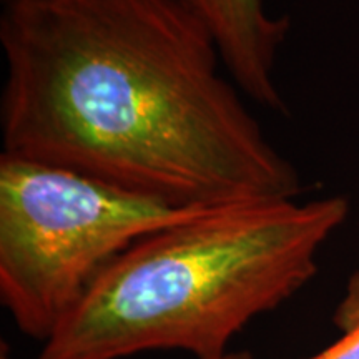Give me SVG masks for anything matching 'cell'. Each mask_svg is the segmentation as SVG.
<instances>
[{
	"label": "cell",
	"instance_id": "1",
	"mask_svg": "<svg viewBox=\"0 0 359 359\" xmlns=\"http://www.w3.org/2000/svg\"><path fill=\"white\" fill-rule=\"evenodd\" d=\"M2 4L4 154L178 208L302 191L182 0Z\"/></svg>",
	"mask_w": 359,
	"mask_h": 359
},
{
	"label": "cell",
	"instance_id": "2",
	"mask_svg": "<svg viewBox=\"0 0 359 359\" xmlns=\"http://www.w3.org/2000/svg\"><path fill=\"white\" fill-rule=\"evenodd\" d=\"M343 196L215 206L123 251L45 341L39 359L180 349L218 359L251 320L304 288L348 218Z\"/></svg>",
	"mask_w": 359,
	"mask_h": 359
},
{
	"label": "cell",
	"instance_id": "3",
	"mask_svg": "<svg viewBox=\"0 0 359 359\" xmlns=\"http://www.w3.org/2000/svg\"><path fill=\"white\" fill-rule=\"evenodd\" d=\"M203 210L2 151L0 302L22 333L47 341L135 241Z\"/></svg>",
	"mask_w": 359,
	"mask_h": 359
},
{
	"label": "cell",
	"instance_id": "4",
	"mask_svg": "<svg viewBox=\"0 0 359 359\" xmlns=\"http://www.w3.org/2000/svg\"><path fill=\"white\" fill-rule=\"evenodd\" d=\"M212 34L224 69L241 92L264 109L286 111L275 80L278 52L291 22L275 17L263 0H182Z\"/></svg>",
	"mask_w": 359,
	"mask_h": 359
},
{
	"label": "cell",
	"instance_id": "5",
	"mask_svg": "<svg viewBox=\"0 0 359 359\" xmlns=\"http://www.w3.org/2000/svg\"><path fill=\"white\" fill-rule=\"evenodd\" d=\"M333 321L341 331V338L306 359H359V271L349 278Z\"/></svg>",
	"mask_w": 359,
	"mask_h": 359
},
{
	"label": "cell",
	"instance_id": "6",
	"mask_svg": "<svg viewBox=\"0 0 359 359\" xmlns=\"http://www.w3.org/2000/svg\"><path fill=\"white\" fill-rule=\"evenodd\" d=\"M218 359H253L248 351H238V353H226Z\"/></svg>",
	"mask_w": 359,
	"mask_h": 359
},
{
	"label": "cell",
	"instance_id": "7",
	"mask_svg": "<svg viewBox=\"0 0 359 359\" xmlns=\"http://www.w3.org/2000/svg\"><path fill=\"white\" fill-rule=\"evenodd\" d=\"M0 359H12L8 354H6V351H2V356H0Z\"/></svg>",
	"mask_w": 359,
	"mask_h": 359
}]
</instances>
